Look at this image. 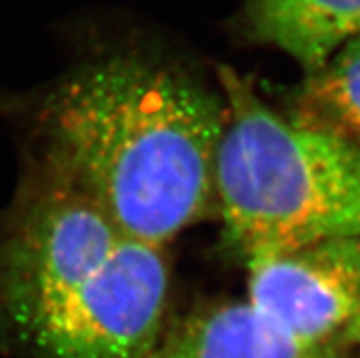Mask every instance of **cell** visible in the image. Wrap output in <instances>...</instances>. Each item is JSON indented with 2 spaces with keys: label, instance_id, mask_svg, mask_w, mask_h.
Returning <instances> with one entry per match:
<instances>
[{
  "label": "cell",
  "instance_id": "cell-1",
  "mask_svg": "<svg viewBox=\"0 0 360 358\" xmlns=\"http://www.w3.org/2000/svg\"><path fill=\"white\" fill-rule=\"evenodd\" d=\"M44 163L128 236L165 247L214 207L224 99L170 64L112 55L57 84L41 110Z\"/></svg>",
  "mask_w": 360,
  "mask_h": 358
},
{
  "label": "cell",
  "instance_id": "cell-2",
  "mask_svg": "<svg viewBox=\"0 0 360 358\" xmlns=\"http://www.w3.org/2000/svg\"><path fill=\"white\" fill-rule=\"evenodd\" d=\"M163 249L42 165L0 231V326L41 358H146L169 307Z\"/></svg>",
  "mask_w": 360,
  "mask_h": 358
},
{
  "label": "cell",
  "instance_id": "cell-3",
  "mask_svg": "<svg viewBox=\"0 0 360 358\" xmlns=\"http://www.w3.org/2000/svg\"><path fill=\"white\" fill-rule=\"evenodd\" d=\"M218 77L214 205L229 252L247 263L360 232V148L273 110L234 70Z\"/></svg>",
  "mask_w": 360,
  "mask_h": 358
},
{
  "label": "cell",
  "instance_id": "cell-4",
  "mask_svg": "<svg viewBox=\"0 0 360 358\" xmlns=\"http://www.w3.org/2000/svg\"><path fill=\"white\" fill-rule=\"evenodd\" d=\"M247 302L304 345L360 358V232L247 262Z\"/></svg>",
  "mask_w": 360,
  "mask_h": 358
},
{
  "label": "cell",
  "instance_id": "cell-5",
  "mask_svg": "<svg viewBox=\"0 0 360 358\" xmlns=\"http://www.w3.org/2000/svg\"><path fill=\"white\" fill-rule=\"evenodd\" d=\"M146 358H331L274 326L249 302H224L188 314L163 333Z\"/></svg>",
  "mask_w": 360,
  "mask_h": 358
},
{
  "label": "cell",
  "instance_id": "cell-6",
  "mask_svg": "<svg viewBox=\"0 0 360 358\" xmlns=\"http://www.w3.org/2000/svg\"><path fill=\"white\" fill-rule=\"evenodd\" d=\"M240 24L252 42L283 51L307 75L360 35V0H247Z\"/></svg>",
  "mask_w": 360,
  "mask_h": 358
},
{
  "label": "cell",
  "instance_id": "cell-7",
  "mask_svg": "<svg viewBox=\"0 0 360 358\" xmlns=\"http://www.w3.org/2000/svg\"><path fill=\"white\" fill-rule=\"evenodd\" d=\"M288 114L360 148V35L304 75L292 90Z\"/></svg>",
  "mask_w": 360,
  "mask_h": 358
}]
</instances>
